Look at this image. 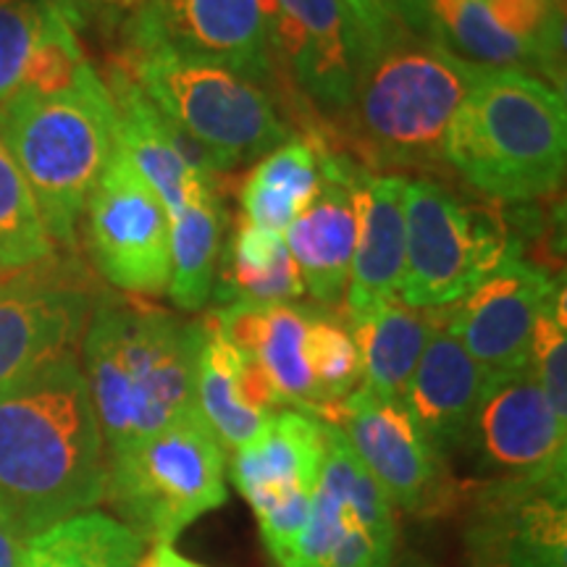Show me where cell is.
Segmentation results:
<instances>
[{"label":"cell","instance_id":"6da1fadb","mask_svg":"<svg viewBox=\"0 0 567 567\" xmlns=\"http://www.w3.org/2000/svg\"><path fill=\"white\" fill-rule=\"evenodd\" d=\"M484 74L486 66L410 30L384 6L365 30L350 103L331 122L334 142H344V155L358 158L365 172L450 179L446 132Z\"/></svg>","mask_w":567,"mask_h":567},{"label":"cell","instance_id":"7a4b0ae2","mask_svg":"<svg viewBox=\"0 0 567 567\" xmlns=\"http://www.w3.org/2000/svg\"><path fill=\"white\" fill-rule=\"evenodd\" d=\"M105 444L76 354L0 392V505L27 534L95 509Z\"/></svg>","mask_w":567,"mask_h":567},{"label":"cell","instance_id":"3957f363","mask_svg":"<svg viewBox=\"0 0 567 567\" xmlns=\"http://www.w3.org/2000/svg\"><path fill=\"white\" fill-rule=\"evenodd\" d=\"M197 321L137 300L101 297L82 334V373L105 457L153 436L195 405Z\"/></svg>","mask_w":567,"mask_h":567},{"label":"cell","instance_id":"277c9868","mask_svg":"<svg viewBox=\"0 0 567 567\" xmlns=\"http://www.w3.org/2000/svg\"><path fill=\"white\" fill-rule=\"evenodd\" d=\"M565 92L520 69H486L446 132L444 161L488 200L534 203L563 184Z\"/></svg>","mask_w":567,"mask_h":567},{"label":"cell","instance_id":"5b68a950","mask_svg":"<svg viewBox=\"0 0 567 567\" xmlns=\"http://www.w3.org/2000/svg\"><path fill=\"white\" fill-rule=\"evenodd\" d=\"M0 137L30 184L51 243L74 245L84 203L116 147V111L103 76L84 63L51 95L21 90L0 105Z\"/></svg>","mask_w":567,"mask_h":567},{"label":"cell","instance_id":"8992f818","mask_svg":"<svg viewBox=\"0 0 567 567\" xmlns=\"http://www.w3.org/2000/svg\"><path fill=\"white\" fill-rule=\"evenodd\" d=\"M113 63L130 71L218 174L264 158L292 140L271 92L229 69L179 59L161 48L130 45L113 55Z\"/></svg>","mask_w":567,"mask_h":567},{"label":"cell","instance_id":"52a82bcc","mask_svg":"<svg viewBox=\"0 0 567 567\" xmlns=\"http://www.w3.org/2000/svg\"><path fill=\"white\" fill-rule=\"evenodd\" d=\"M226 450L195 405L105 457V496L142 542L172 544L226 502Z\"/></svg>","mask_w":567,"mask_h":567},{"label":"cell","instance_id":"ba28073f","mask_svg":"<svg viewBox=\"0 0 567 567\" xmlns=\"http://www.w3.org/2000/svg\"><path fill=\"white\" fill-rule=\"evenodd\" d=\"M405 276L400 297L415 308L463 300L515 247L492 203H473L450 184L415 176L405 189Z\"/></svg>","mask_w":567,"mask_h":567},{"label":"cell","instance_id":"9c48e42d","mask_svg":"<svg viewBox=\"0 0 567 567\" xmlns=\"http://www.w3.org/2000/svg\"><path fill=\"white\" fill-rule=\"evenodd\" d=\"M326 455V423L284 408L234 450L231 481L258 517L276 567H289L308 526Z\"/></svg>","mask_w":567,"mask_h":567},{"label":"cell","instance_id":"30bf717a","mask_svg":"<svg viewBox=\"0 0 567 567\" xmlns=\"http://www.w3.org/2000/svg\"><path fill=\"white\" fill-rule=\"evenodd\" d=\"M82 213L90 260L111 287L140 297L168 292L172 218L118 147H113Z\"/></svg>","mask_w":567,"mask_h":567},{"label":"cell","instance_id":"8fae6325","mask_svg":"<svg viewBox=\"0 0 567 567\" xmlns=\"http://www.w3.org/2000/svg\"><path fill=\"white\" fill-rule=\"evenodd\" d=\"M95 302L90 274L55 252L19 271H0V392L74 354Z\"/></svg>","mask_w":567,"mask_h":567},{"label":"cell","instance_id":"7c38bea8","mask_svg":"<svg viewBox=\"0 0 567 567\" xmlns=\"http://www.w3.org/2000/svg\"><path fill=\"white\" fill-rule=\"evenodd\" d=\"M394 507L337 425L326 423V455L308 526L289 567H392Z\"/></svg>","mask_w":567,"mask_h":567},{"label":"cell","instance_id":"4fadbf2b","mask_svg":"<svg viewBox=\"0 0 567 567\" xmlns=\"http://www.w3.org/2000/svg\"><path fill=\"white\" fill-rule=\"evenodd\" d=\"M326 423L342 431L392 507L431 517L460 499L446 460L431 450L402 400H386L358 386Z\"/></svg>","mask_w":567,"mask_h":567},{"label":"cell","instance_id":"5bb4252c","mask_svg":"<svg viewBox=\"0 0 567 567\" xmlns=\"http://www.w3.org/2000/svg\"><path fill=\"white\" fill-rule=\"evenodd\" d=\"M124 45L161 48L258 84L276 82L268 0H147L126 21Z\"/></svg>","mask_w":567,"mask_h":567},{"label":"cell","instance_id":"9a60e30c","mask_svg":"<svg viewBox=\"0 0 567 567\" xmlns=\"http://www.w3.org/2000/svg\"><path fill=\"white\" fill-rule=\"evenodd\" d=\"M463 450L488 481L565 478L567 425L557 421L530 365L486 375Z\"/></svg>","mask_w":567,"mask_h":567},{"label":"cell","instance_id":"2e32d148","mask_svg":"<svg viewBox=\"0 0 567 567\" xmlns=\"http://www.w3.org/2000/svg\"><path fill=\"white\" fill-rule=\"evenodd\" d=\"M271 61L295 82L300 101L326 124L342 116L352 95L365 27L344 0H268Z\"/></svg>","mask_w":567,"mask_h":567},{"label":"cell","instance_id":"e0dca14e","mask_svg":"<svg viewBox=\"0 0 567 567\" xmlns=\"http://www.w3.org/2000/svg\"><path fill=\"white\" fill-rule=\"evenodd\" d=\"M465 505L473 567H567L565 478L484 481Z\"/></svg>","mask_w":567,"mask_h":567},{"label":"cell","instance_id":"ac0fdd59","mask_svg":"<svg viewBox=\"0 0 567 567\" xmlns=\"http://www.w3.org/2000/svg\"><path fill=\"white\" fill-rule=\"evenodd\" d=\"M565 287L520 255V247L484 276L463 300L446 305V331L465 347L486 375L528 368L538 316Z\"/></svg>","mask_w":567,"mask_h":567},{"label":"cell","instance_id":"d6986e66","mask_svg":"<svg viewBox=\"0 0 567 567\" xmlns=\"http://www.w3.org/2000/svg\"><path fill=\"white\" fill-rule=\"evenodd\" d=\"M103 82L116 111V147L151 184L174 221L197 187L221 184L218 172L200 147L163 116L130 71L111 61Z\"/></svg>","mask_w":567,"mask_h":567},{"label":"cell","instance_id":"ffe728a7","mask_svg":"<svg viewBox=\"0 0 567 567\" xmlns=\"http://www.w3.org/2000/svg\"><path fill=\"white\" fill-rule=\"evenodd\" d=\"M316 142V140H310ZM321 153V184L300 216L287 226V250L292 255L305 289L323 308L344 302L354 255V203L352 182L358 163L316 142Z\"/></svg>","mask_w":567,"mask_h":567},{"label":"cell","instance_id":"44dd1931","mask_svg":"<svg viewBox=\"0 0 567 567\" xmlns=\"http://www.w3.org/2000/svg\"><path fill=\"white\" fill-rule=\"evenodd\" d=\"M195 408L224 450L231 452L287 408L258 360L239 352L210 313L197 321Z\"/></svg>","mask_w":567,"mask_h":567},{"label":"cell","instance_id":"7402d4cb","mask_svg":"<svg viewBox=\"0 0 567 567\" xmlns=\"http://www.w3.org/2000/svg\"><path fill=\"white\" fill-rule=\"evenodd\" d=\"M405 174H373L358 168L352 182L354 255L347 284V316L400 295L405 276Z\"/></svg>","mask_w":567,"mask_h":567},{"label":"cell","instance_id":"603a6c76","mask_svg":"<svg viewBox=\"0 0 567 567\" xmlns=\"http://www.w3.org/2000/svg\"><path fill=\"white\" fill-rule=\"evenodd\" d=\"M444 321L425 342L402 402L431 450L442 460H450L463 450L486 373L446 331Z\"/></svg>","mask_w":567,"mask_h":567},{"label":"cell","instance_id":"cb8c5ba5","mask_svg":"<svg viewBox=\"0 0 567 567\" xmlns=\"http://www.w3.org/2000/svg\"><path fill=\"white\" fill-rule=\"evenodd\" d=\"M347 321L360 354V386L402 400L425 342L444 321V308H415L394 295L347 316Z\"/></svg>","mask_w":567,"mask_h":567},{"label":"cell","instance_id":"d4e9b609","mask_svg":"<svg viewBox=\"0 0 567 567\" xmlns=\"http://www.w3.org/2000/svg\"><path fill=\"white\" fill-rule=\"evenodd\" d=\"M216 308L231 302L279 305L305 295L302 276L284 243V234L255 226L243 216L218 258Z\"/></svg>","mask_w":567,"mask_h":567},{"label":"cell","instance_id":"484cf974","mask_svg":"<svg viewBox=\"0 0 567 567\" xmlns=\"http://www.w3.org/2000/svg\"><path fill=\"white\" fill-rule=\"evenodd\" d=\"M221 184H205L187 197L172 221V279L168 297L179 310L197 313L208 305L221 258L224 200Z\"/></svg>","mask_w":567,"mask_h":567},{"label":"cell","instance_id":"4316f807","mask_svg":"<svg viewBox=\"0 0 567 567\" xmlns=\"http://www.w3.org/2000/svg\"><path fill=\"white\" fill-rule=\"evenodd\" d=\"M321 184V153L310 140H287L247 174L239 189L245 218L264 229L287 231Z\"/></svg>","mask_w":567,"mask_h":567},{"label":"cell","instance_id":"83f0119b","mask_svg":"<svg viewBox=\"0 0 567 567\" xmlns=\"http://www.w3.org/2000/svg\"><path fill=\"white\" fill-rule=\"evenodd\" d=\"M142 544L118 517L87 509L30 536L24 567H137Z\"/></svg>","mask_w":567,"mask_h":567},{"label":"cell","instance_id":"f1b7e54d","mask_svg":"<svg viewBox=\"0 0 567 567\" xmlns=\"http://www.w3.org/2000/svg\"><path fill=\"white\" fill-rule=\"evenodd\" d=\"M308 368L313 379V417L329 421L339 402L360 386V354L350 321L337 308H308Z\"/></svg>","mask_w":567,"mask_h":567},{"label":"cell","instance_id":"f546056e","mask_svg":"<svg viewBox=\"0 0 567 567\" xmlns=\"http://www.w3.org/2000/svg\"><path fill=\"white\" fill-rule=\"evenodd\" d=\"M53 255L38 203L0 137V271H19Z\"/></svg>","mask_w":567,"mask_h":567},{"label":"cell","instance_id":"4dcf8cb0","mask_svg":"<svg viewBox=\"0 0 567 567\" xmlns=\"http://www.w3.org/2000/svg\"><path fill=\"white\" fill-rule=\"evenodd\" d=\"M45 30V0H0V105L24 90Z\"/></svg>","mask_w":567,"mask_h":567},{"label":"cell","instance_id":"1f68e13d","mask_svg":"<svg viewBox=\"0 0 567 567\" xmlns=\"http://www.w3.org/2000/svg\"><path fill=\"white\" fill-rule=\"evenodd\" d=\"M84 63L90 61L84 59L74 24L59 9L45 3V30L27 71L24 90L40 92V95L59 92L76 80Z\"/></svg>","mask_w":567,"mask_h":567},{"label":"cell","instance_id":"d6a6232c","mask_svg":"<svg viewBox=\"0 0 567 567\" xmlns=\"http://www.w3.org/2000/svg\"><path fill=\"white\" fill-rule=\"evenodd\" d=\"M530 371L555 410L557 421L567 425V339H565V292L538 316L530 337Z\"/></svg>","mask_w":567,"mask_h":567},{"label":"cell","instance_id":"836d02e7","mask_svg":"<svg viewBox=\"0 0 567 567\" xmlns=\"http://www.w3.org/2000/svg\"><path fill=\"white\" fill-rule=\"evenodd\" d=\"M27 544H30V534L0 505V567H24Z\"/></svg>","mask_w":567,"mask_h":567},{"label":"cell","instance_id":"e575fe53","mask_svg":"<svg viewBox=\"0 0 567 567\" xmlns=\"http://www.w3.org/2000/svg\"><path fill=\"white\" fill-rule=\"evenodd\" d=\"M137 567H205V565L179 555L172 544H153V549L147 551L145 559H140Z\"/></svg>","mask_w":567,"mask_h":567},{"label":"cell","instance_id":"d590c367","mask_svg":"<svg viewBox=\"0 0 567 567\" xmlns=\"http://www.w3.org/2000/svg\"><path fill=\"white\" fill-rule=\"evenodd\" d=\"M45 3H51L53 9H59L71 24H80L84 13L90 11V0H45Z\"/></svg>","mask_w":567,"mask_h":567},{"label":"cell","instance_id":"8d00e7d4","mask_svg":"<svg viewBox=\"0 0 567 567\" xmlns=\"http://www.w3.org/2000/svg\"><path fill=\"white\" fill-rule=\"evenodd\" d=\"M147 0H90V9H109L113 13H134Z\"/></svg>","mask_w":567,"mask_h":567},{"label":"cell","instance_id":"74e56055","mask_svg":"<svg viewBox=\"0 0 567 567\" xmlns=\"http://www.w3.org/2000/svg\"><path fill=\"white\" fill-rule=\"evenodd\" d=\"M551 6H555L559 13H565V0H551Z\"/></svg>","mask_w":567,"mask_h":567}]
</instances>
